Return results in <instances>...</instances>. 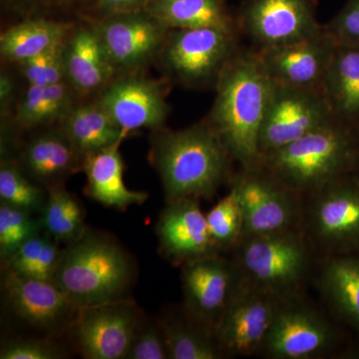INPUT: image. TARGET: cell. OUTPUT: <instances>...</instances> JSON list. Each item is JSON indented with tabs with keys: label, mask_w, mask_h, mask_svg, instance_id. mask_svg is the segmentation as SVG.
Instances as JSON below:
<instances>
[{
	"label": "cell",
	"mask_w": 359,
	"mask_h": 359,
	"mask_svg": "<svg viewBox=\"0 0 359 359\" xmlns=\"http://www.w3.org/2000/svg\"><path fill=\"white\" fill-rule=\"evenodd\" d=\"M237 35L218 28L172 30L162 49L165 65L184 83L217 82L240 49Z\"/></svg>",
	"instance_id": "30bf717a"
},
{
	"label": "cell",
	"mask_w": 359,
	"mask_h": 359,
	"mask_svg": "<svg viewBox=\"0 0 359 359\" xmlns=\"http://www.w3.org/2000/svg\"><path fill=\"white\" fill-rule=\"evenodd\" d=\"M323 93L335 119L359 130V46L337 45Z\"/></svg>",
	"instance_id": "7402d4cb"
},
{
	"label": "cell",
	"mask_w": 359,
	"mask_h": 359,
	"mask_svg": "<svg viewBox=\"0 0 359 359\" xmlns=\"http://www.w3.org/2000/svg\"><path fill=\"white\" fill-rule=\"evenodd\" d=\"M337 46L334 39L323 29L311 39L259 54L273 84L323 92Z\"/></svg>",
	"instance_id": "2e32d148"
},
{
	"label": "cell",
	"mask_w": 359,
	"mask_h": 359,
	"mask_svg": "<svg viewBox=\"0 0 359 359\" xmlns=\"http://www.w3.org/2000/svg\"><path fill=\"white\" fill-rule=\"evenodd\" d=\"M70 90L63 82L47 86L29 85L18 106L16 119L21 126L34 127L65 118L72 110Z\"/></svg>",
	"instance_id": "f546056e"
},
{
	"label": "cell",
	"mask_w": 359,
	"mask_h": 359,
	"mask_svg": "<svg viewBox=\"0 0 359 359\" xmlns=\"http://www.w3.org/2000/svg\"><path fill=\"white\" fill-rule=\"evenodd\" d=\"M205 215L210 235L219 252L235 250L244 237V218L235 193L229 191Z\"/></svg>",
	"instance_id": "4dcf8cb0"
},
{
	"label": "cell",
	"mask_w": 359,
	"mask_h": 359,
	"mask_svg": "<svg viewBox=\"0 0 359 359\" xmlns=\"http://www.w3.org/2000/svg\"><path fill=\"white\" fill-rule=\"evenodd\" d=\"M354 174L358 175L359 177V137H358V162H356L355 172Z\"/></svg>",
	"instance_id": "60d3db41"
},
{
	"label": "cell",
	"mask_w": 359,
	"mask_h": 359,
	"mask_svg": "<svg viewBox=\"0 0 359 359\" xmlns=\"http://www.w3.org/2000/svg\"><path fill=\"white\" fill-rule=\"evenodd\" d=\"M278 299L243 278L215 327L217 340L224 355L250 356L261 353Z\"/></svg>",
	"instance_id": "7c38bea8"
},
{
	"label": "cell",
	"mask_w": 359,
	"mask_h": 359,
	"mask_svg": "<svg viewBox=\"0 0 359 359\" xmlns=\"http://www.w3.org/2000/svg\"><path fill=\"white\" fill-rule=\"evenodd\" d=\"M167 30L155 18L132 14L106 21L95 32L114 68L134 69L162 50Z\"/></svg>",
	"instance_id": "d6986e66"
},
{
	"label": "cell",
	"mask_w": 359,
	"mask_h": 359,
	"mask_svg": "<svg viewBox=\"0 0 359 359\" xmlns=\"http://www.w3.org/2000/svg\"><path fill=\"white\" fill-rule=\"evenodd\" d=\"M65 51V45L61 43L21 63L28 84L47 86L63 82L66 77Z\"/></svg>",
	"instance_id": "836d02e7"
},
{
	"label": "cell",
	"mask_w": 359,
	"mask_h": 359,
	"mask_svg": "<svg viewBox=\"0 0 359 359\" xmlns=\"http://www.w3.org/2000/svg\"><path fill=\"white\" fill-rule=\"evenodd\" d=\"M216 85L208 123L242 169H255L261 159L259 132L273 88L259 52L238 49Z\"/></svg>",
	"instance_id": "6da1fadb"
},
{
	"label": "cell",
	"mask_w": 359,
	"mask_h": 359,
	"mask_svg": "<svg viewBox=\"0 0 359 359\" xmlns=\"http://www.w3.org/2000/svg\"><path fill=\"white\" fill-rule=\"evenodd\" d=\"M63 132L83 158L119 145L127 135L99 103L72 108L65 118Z\"/></svg>",
	"instance_id": "d4e9b609"
},
{
	"label": "cell",
	"mask_w": 359,
	"mask_h": 359,
	"mask_svg": "<svg viewBox=\"0 0 359 359\" xmlns=\"http://www.w3.org/2000/svg\"><path fill=\"white\" fill-rule=\"evenodd\" d=\"M47 237L48 236H42L40 233L21 245L20 249L16 250L6 259L7 269L18 273V275L29 276L33 268L36 264L40 252L43 249Z\"/></svg>",
	"instance_id": "74e56055"
},
{
	"label": "cell",
	"mask_w": 359,
	"mask_h": 359,
	"mask_svg": "<svg viewBox=\"0 0 359 359\" xmlns=\"http://www.w3.org/2000/svg\"><path fill=\"white\" fill-rule=\"evenodd\" d=\"M323 29L337 45L359 46V0H347Z\"/></svg>",
	"instance_id": "d590c367"
},
{
	"label": "cell",
	"mask_w": 359,
	"mask_h": 359,
	"mask_svg": "<svg viewBox=\"0 0 359 359\" xmlns=\"http://www.w3.org/2000/svg\"><path fill=\"white\" fill-rule=\"evenodd\" d=\"M62 353L51 342L41 339H18L1 347V359H56Z\"/></svg>",
	"instance_id": "8d00e7d4"
},
{
	"label": "cell",
	"mask_w": 359,
	"mask_h": 359,
	"mask_svg": "<svg viewBox=\"0 0 359 359\" xmlns=\"http://www.w3.org/2000/svg\"><path fill=\"white\" fill-rule=\"evenodd\" d=\"M119 145L86 156L83 169L89 197L106 207L123 211L131 205L144 204L149 195L131 190L125 184L124 163Z\"/></svg>",
	"instance_id": "44dd1931"
},
{
	"label": "cell",
	"mask_w": 359,
	"mask_h": 359,
	"mask_svg": "<svg viewBox=\"0 0 359 359\" xmlns=\"http://www.w3.org/2000/svg\"><path fill=\"white\" fill-rule=\"evenodd\" d=\"M151 13L166 29L218 28L238 33L219 0H153Z\"/></svg>",
	"instance_id": "484cf974"
},
{
	"label": "cell",
	"mask_w": 359,
	"mask_h": 359,
	"mask_svg": "<svg viewBox=\"0 0 359 359\" xmlns=\"http://www.w3.org/2000/svg\"><path fill=\"white\" fill-rule=\"evenodd\" d=\"M318 285L335 318L359 334V252L325 257Z\"/></svg>",
	"instance_id": "ffe728a7"
},
{
	"label": "cell",
	"mask_w": 359,
	"mask_h": 359,
	"mask_svg": "<svg viewBox=\"0 0 359 359\" xmlns=\"http://www.w3.org/2000/svg\"><path fill=\"white\" fill-rule=\"evenodd\" d=\"M313 248L302 226L242 238L233 261L245 280L282 297L301 292L311 269Z\"/></svg>",
	"instance_id": "5b68a950"
},
{
	"label": "cell",
	"mask_w": 359,
	"mask_h": 359,
	"mask_svg": "<svg viewBox=\"0 0 359 359\" xmlns=\"http://www.w3.org/2000/svg\"><path fill=\"white\" fill-rule=\"evenodd\" d=\"M135 276L134 261L121 245L86 229L61 252L51 282L83 309L127 301Z\"/></svg>",
	"instance_id": "277c9868"
},
{
	"label": "cell",
	"mask_w": 359,
	"mask_h": 359,
	"mask_svg": "<svg viewBox=\"0 0 359 359\" xmlns=\"http://www.w3.org/2000/svg\"><path fill=\"white\" fill-rule=\"evenodd\" d=\"M145 0H103L108 8L115 11H132L135 7L140 6Z\"/></svg>",
	"instance_id": "ab89813d"
},
{
	"label": "cell",
	"mask_w": 359,
	"mask_h": 359,
	"mask_svg": "<svg viewBox=\"0 0 359 359\" xmlns=\"http://www.w3.org/2000/svg\"><path fill=\"white\" fill-rule=\"evenodd\" d=\"M43 230L41 219L11 205H0V256L6 262L16 250L40 235Z\"/></svg>",
	"instance_id": "d6a6232c"
},
{
	"label": "cell",
	"mask_w": 359,
	"mask_h": 359,
	"mask_svg": "<svg viewBox=\"0 0 359 359\" xmlns=\"http://www.w3.org/2000/svg\"><path fill=\"white\" fill-rule=\"evenodd\" d=\"M166 337L162 323L141 320L125 359H168Z\"/></svg>",
	"instance_id": "e575fe53"
},
{
	"label": "cell",
	"mask_w": 359,
	"mask_h": 359,
	"mask_svg": "<svg viewBox=\"0 0 359 359\" xmlns=\"http://www.w3.org/2000/svg\"><path fill=\"white\" fill-rule=\"evenodd\" d=\"M48 193L32 183L18 167L2 163L0 168V199L4 204L34 214H41Z\"/></svg>",
	"instance_id": "1f68e13d"
},
{
	"label": "cell",
	"mask_w": 359,
	"mask_h": 359,
	"mask_svg": "<svg viewBox=\"0 0 359 359\" xmlns=\"http://www.w3.org/2000/svg\"><path fill=\"white\" fill-rule=\"evenodd\" d=\"M244 218V237L269 235L302 228V197L259 169L231 177Z\"/></svg>",
	"instance_id": "ba28073f"
},
{
	"label": "cell",
	"mask_w": 359,
	"mask_h": 359,
	"mask_svg": "<svg viewBox=\"0 0 359 359\" xmlns=\"http://www.w3.org/2000/svg\"><path fill=\"white\" fill-rule=\"evenodd\" d=\"M2 290L16 318L45 332L71 327L80 309L50 280L18 275L9 269L4 273Z\"/></svg>",
	"instance_id": "9a60e30c"
},
{
	"label": "cell",
	"mask_w": 359,
	"mask_h": 359,
	"mask_svg": "<svg viewBox=\"0 0 359 359\" xmlns=\"http://www.w3.org/2000/svg\"><path fill=\"white\" fill-rule=\"evenodd\" d=\"M358 137L359 130L334 118L297 140L262 156L255 169L306 197L355 172Z\"/></svg>",
	"instance_id": "7a4b0ae2"
},
{
	"label": "cell",
	"mask_w": 359,
	"mask_h": 359,
	"mask_svg": "<svg viewBox=\"0 0 359 359\" xmlns=\"http://www.w3.org/2000/svg\"><path fill=\"white\" fill-rule=\"evenodd\" d=\"M160 249L172 263H189L210 255L221 254L212 242L198 199L167 203L157 226Z\"/></svg>",
	"instance_id": "e0dca14e"
},
{
	"label": "cell",
	"mask_w": 359,
	"mask_h": 359,
	"mask_svg": "<svg viewBox=\"0 0 359 359\" xmlns=\"http://www.w3.org/2000/svg\"><path fill=\"white\" fill-rule=\"evenodd\" d=\"M141 320L140 311L129 299L108 302L80 309L71 334L85 358H126Z\"/></svg>",
	"instance_id": "4fadbf2b"
},
{
	"label": "cell",
	"mask_w": 359,
	"mask_h": 359,
	"mask_svg": "<svg viewBox=\"0 0 359 359\" xmlns=\"http://www.w3.org/2000/svg\"><path fill=\"white\" fill-rule=\"evenodd\" d=\"M99 104L126 133L159 128L168 115L164 87L144 77L118 79L103 92Z\"/></svg>",
	"instance_id": "ac0fdd59"
},
{
	"label": "cell",
	"mask_w": 359,
	"mask_h": 359,
	"mask_svg": "<svg viewBox=\"0 0 359 359\" xmlns=\"http://www.w3.org/2000/svg\"><path fill=\"white\" fill-rule=\"evenodd\" d=\"M334 118L323 91L273 84L259 132L261 158Z\"/></svg>",
	"instance_id": "8fae6325"
},
{
	"label": "cell",
	"mask_w": 359,
	"mask_h": 359,
	"mask_svg": "<svg viewBox=\"0 0 359 359\" xmlns=\"http://www.w3.org/2000/svg\"><path fill=\"white\" fill-rule=\"evenodd\" d=\"M302 229L325 256L359 252V177L330 182L306 196Z\"/></svg>",
	"instance_id": "8992f818"
},
{
	"label": "cell",
	"mask_w": 359,
	"mask_h": 359,
	"mask_svg": "<svg viewBox=\"0 0 359 359\" xmlns=\"http://www.w3.org/2000/svg\"><path fill=\"white\" fill-rule=\"evenodd\" d=\"M47 199L40 214L42 226L49 237L66 245L83 235L84 214L79 202L60 186L47 188Z\"/></svg>",
	"instance_id": "f1b7e54d"
},
{
	"label": "cell",
	"mask_w": 359,
	"mask_h": 359,
	"mask_svg": "<svg viewBox=\"0 0 359 359\" xmlns=\"http://www.w3.org/2000/svg\"><path fill=\"white\" fill-rule=\"evenodd\" d=\"M341 334L301 292L278 299L261 353L271 359L323 358L339 348Z\"/></svg>",
	"instance_id": "52a82bcc"
},
{
	"label": "cell",
	"mask_w": 359,
	"mask_h": 359,
	"mask_svg": "<svg viewBox=\"0 0 359 359\" xmlns=\"http://www.w3.org/2000/svg\"><path fill=\"white\" fill-rule=\"evenodd\" d=\"M237 28L262 52L311 39L323 26L313 0H247Z\"/></svg>",
	"instance_id": "9c48e42d"
},
{
	"label": "cell",
	"mask_w": 359,
	"mask_h": 359,
	"mask_svg": "<svg viewBox=\"0 0 359 359\" xmlns=\"http://www.w3.org/2000/svg\"><path fill=\"white\" fill-rule=\"evenodd\" d=\"M186 313L215 330L243 280L235 261L210 255L182 266Z\"/></svg>",
	"instance_id": "5bb4252c"
},
{
	"label": "cell",
	"mask_w": 359,
	"mask_h": 359,
	"mask_svg": "<svg viewBox=\"0 0 359 359\" xmlns=\"http://www.w3.org/2000/svg\"><path fill=\"white\" fill-rule=\"evenodd\" d=\"M48 236V235H47ZM59 243L51 237H47L43 249L40 252L36 264L33 268L30 278H39L42 280H50L54 271L57 266L61 250L58 247Z\"/></svg>",
	"instance_id": "f35d334b"
},
{
	"label": "cell",
	"mask_w": 359,
	"mask_h": 359,
	"mask_svg": "<svg viewBox=\"0 0 359 359\" xmlns=\"http://www.w3.org/2000/svg\"><path fill=\"white\" fill-rule=\"evenodd\" d=\"M170 359H219L224 354L212 327L187 314V320L161 321Z\"/></svg>",
	"instance_id": "83f0119b"
},
{
	"label": "cell",
	"mask_w": 359,
	"mask_h": 359,
	"mask_svg": "<svg viewBox=\"0 0 359 359\" xmlns=\"http://www.w3.org/2000/svg\"><path fill=\"white\" fill-rule=\"evenodd\" d=\"M65 61L66 77L84 93L100 88L114 71L95 30L75 33L65 46Z\"/></svg>",
	"instance_id": "603a6c76"
},
{
	"label": "cell",
	"mask_w": 359,
	"mask_h": 359,
	"mask_svg": "<svg viewBox=\"0 0 359 359\" xmlns=\"http://www.w3.org/2000/svg\"><path fill=\"white\" fill-rule=\"evenodd\" d=\"M79 156L65 132H53L40 135L25 146L22 164L28 176L50 188L75 171Z\"/></svg>",
	"instance_id": "cb8c5ba5"
},
{
	"label": "cell",
	"mask_w": 359,
	"mask_h": 359,
	"mask_svg": "<svg viewBox=\"0 0 359 359\" xmlns=\"http://www.w3.org/2000/svg\"><path fill=\"white\" fill-rule=\"evenodd\" d=\"M153 161L162 181L167 203L210 199L231 179L233 158L209 123L156 139Z\"/></svg>",
	"instance_id": "3957f363"
},
{
	"label": "cell",
	"mask_w": 359,
	"mask_h": 359,
	"mask_svg": "<svg viewBox=\"0 0 359 359\" xmlns=\"http://www.w3.org/2000/svg\"><path fill=\"white\" fill-rule=\"evenodd\" d=\"M67 26L48 20H27L2 33L0 51L4 58L22 63L65 43Z\"/></svg>",
	"instance_id": "4316f807"
}]
</instances>
